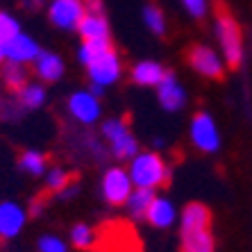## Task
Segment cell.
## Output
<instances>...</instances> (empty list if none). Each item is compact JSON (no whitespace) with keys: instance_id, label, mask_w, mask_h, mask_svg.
Segmentation results:
<instances>
[{"instance_id":"obj_1","label":"cell","mask_w":252,"mask_h":252,"mask_svg":"<svg viewBox=\"0 0 252 252\" xmlns=\"http://www.w3.org/2000/svg\"><path fill=\"white\" fill-rule=\"evenodd\" d=\"M129 177L134 187L139 189H157V187H166L170 180V166L159 153H139L134 159H129V168H127Z\"/></svg>"},{"instance_id":"obj_2","label":"cell","mask_w":252,"mask_h":252,"mask_svg":"<svg viewBox=\"0 0 252 252\" xmlns=\"http://www.w3.org/2000/svg\"><path fill=\"white\" fill-rule=\"evenodd\" d=\"M214 32H216L225 64L232 66V68H239L241 62H243V32H241V25L236 23V18L229 12L220 9L216 16Z\"/></svg>"},{"instance_id":"obj_3","label":"cell","mask_w":252,"mask_h":252,"mask_svg":"<svg viewBox=\"0 0 252 252\" xmlns=\"http://www.w3.org/2000/svg\"><path fill=\"white\" fill-rule=\"evenodd\" d=\"M102 136L109 143V150L116 159H134L139 155V141L129 132V125L123 118H109L102 125Z\"/></svg>"},{"instance_id":"obj_4","label":"cell","mask_w":252,"mask_h":252,"mask_svg":"<svg viewBox=\"0 0 252 252\" xmlns=\"http://www.w3.org/2000/svg\"><path fill=\"white\" fill-rule=\"evenodd\" d=\"M189 136L195 150L200 153H218L220 150V132L214 121V116L207 112H198L191 118V127H189Z\"/></svg>"},{"instance_id":"obj_5","label":"cell","mask_w":252,"mask_h":252,"mask_svg":"<svg viewBox=\"0 0 252 252\" xmlns=\"http://www.w3.org/2000/svg\"><path fill=\"white\" fill-rule=\"evenodd\" d=\"M187 59H189V66H191L198 75L207 77V80H220V77L225 75V68H227L223 55L216 53L211 46H202V43L191 48Z\"/></svg>"},{"instance_id":"obj_6","label":"cell","mask_w":252,"mask_h":252,"mask_svg":"<svg viewBox=\"0 0 252 252\" xmlns=\"http://www.w3.org/2000/svg\"><path fill=\"white\" fill-rule=\"evenodd\" d=\"M84 16H87L84 0H50L48 18L57 30L73 32V30L80 28Z\"/></svg>"},{"instance_id":"obj_7","label":"cell","mask_w":252,"mask_h":252,"mask_svg":"<svg viewBox=\"0 0 252 252\" xmlns=\"http://www.w3.org/2000/svg\"><path fill=\"white\" fill-rule=\"evenodd\" d=\"M95 248L100 252H139L134 232L125 223H114L102 227V232L98 234Z\"/></svg>"},{"instance_id":"obj_8","label":"cell","mask_w":252,"mask_h":252,"mask_svg":"<svg viewBox=\"0 0 252 252\" xmlns=\"http://www.w3.org/2000/svg\"><path fill=\"white\" fill-rule=\"evenodd\" d=\"M132 191H134V182H132V177L125 168L114 166L102 175V198L109 205H125L127 198L132 195Z\"/></svg>"},{"instance_id":"obj_9","label":"cell","mask_w":252,"mask_h":252,"mask_svg":"<svg viewBox=\"0 0 252 252\" xmlns=\"http://www.w3.org/2000/svg\"><path fill=\"white\" fill-rule=\"evenodd\" d=\"M68 112L82 125H95L102 116V105L100 98L91 91H75L68 98Z\"/></svg>"},{"instance_id":"obj_10","label":"cell","mask_w":252,"mask_h":252,"mask_svg":"<svg viewBox=\"0 0 252 252\" xmlns=\"http://www.w3.org/2000/svg\"><path fill=\"white\" fill-rule=\"evenodd\" d=\"M87 70H89L91 84H98V87L107 89L121 80L123 66H121V59H118L116 50H109V53H105L102 57L95 59L94 64H89Z\"/></svg>"},{"instance_id":"obj_11","label":"cell","mask_w":252,"mask_h":252,"mask_svg":"<svg viewBox=\"0 0 252 252\" xmlns=\"http://www.w3.org/2000/svg\"><path fill=\"white\" fill-rule=\"evenodd\" d=\"M5 55H7V62H18V64H34L36 57L41 55V48L39 43L28 34H16L14 39L5 43Z\"/></svg>"},{"instance_id":"obj_12","label":"cell","mask_w":252,"mask_h":252,"mask_svg":"<svg viewBox=\"0 0 252 252\" xmlns=\"http://www.w3.org/2000/svg\"><path fill=\"white\" fill-rule=\"evenodd\" d=\"M157 98L166 112H180L187 105V91L173 73H166V77L157 87Z\"/></svg>"},{"instance_id":"obj_13","label":"cell","mask_w":252,"mask_h":252,"mask_svg":"<svg viewBox=\"0 0 252 252\" xmlns=\"http://www.w3.org/2000/svg\"><path fill=\"white\" fill-rule=\"evenodd\" d=\"M28 220V211L16 202H0V239H14L21 234Z\"/></svg>"},{"instance_id":"obj_14","label":"cell","mask_w":252,"mask_h":252,"mask_svg":"<svg viewBox=\"0 0 252 252\" xmlns=\"http://www.w3.org/2000/svg\"><path fill=\"white\" fill-rule=\"evenodd\" d=\"M146 220L157 229H166V227H170V225H175L177 209L168 198L155 195L153 205H150V209H148V214H146Z\"/></svg>"},{"instance_id":"obj_15","label":"cell","mask_w":252,"mask_h":252,"mask_svg":"<svg viewBox=\"0 0 252 252\" xmlns=\"http://www.w3.org/2000/svg\"><path fill=\"white\" fill-rule=\"evenodd\" d=\"M180 227L182 232L193 229H211V211L202 202H189L180 214Z\"/></svg>"},{"instance_id":"obj_16","label":"cell","mask_w":252,"mask_h":252,"mask_svg":"<svg viewBox=\"0 0 252 252\" xmlns=\"http://www.w3.org/2000/svg\"><path fill=\"white\" fill-rule=\"evenodd\" d=\"M168 70L164 66L159 64V62H153V59H143V62H136L132 66V80H134L139 87H159L161 80L166 77Z\"/></svg>"},{"instance_id":"obj_17","label":"cell","mask_w":252,"mask_h":252,"mask_svg":"<svg viewBox=\"0 0 252 252\" xmlns=\"http://www.w3.org/2000/svg\"><path fill=\"white\" fill-rule=\"evenodd\" d=\"M64 59L59 57L57 53H43L36 57L34 62V75L41 80V82H57L64 75Z\"/></svg>"},{"instance_id":"obj_18","label":"cell","mask_w":252,"mask_h":252,"mask_svg":"<svg viewBox=\"0 0 252 252\" xmlns=\"http://www.w3.org/2000/svg\"><path fill=\"white\" fill-rule=\"evenodd\" d=\"M82 41H94V39H109V23L105 14H87L77 28Z\"/></svg>"},{"instance_id":"obj_19","label":"cell","mask_w":252,"mask_h":252,"mask_svg":"<svg viewBox=\"0 0 252 252\" xmlns=\"http://www.w3.org/2000/svg\"><path fill=\"white\" fill-rule=\"evenodd\" d=\"M182 252H216V243H214L211 229L182 232Z\"/></svg>"},{"instance_id":"obj_20","label":"cell","mask_w":252,"mask_h":252,"mask_svg":"<svg viewBox=\"0 0 252 252\" xmlns=\"http://www.w3.org/2000/svg\"><path fill=\"white\" fill-rule=\"evenodd\" d=\"M28 75H30L28 66L18 64V62H5V64L0 66V77H2V82H5L9 89H14V91H21V89L28 84Z\"/></svg>"},{"instance_id":"obj_21","label":"cell","mask_w":252,"mask_h":252,"mask_svg":"<svg viewBox=\"0 0 252 252\" xmlns=\"http://www.w3.org/2000/svg\"><path fill=\"white\" fill-rule=\"evenodd\" d=\"M153 200H155L153 189L134 187V191H132V195L127 198L125 207H127V211H129V216L132 218H146L148 209H150V205H153Z\"/></svg>"},{"instance_id":"obj_22","label":"cell","mask_w":252,"mask_h":252,"mask_svg":"<svg viewBox=\"0 0 252 252\" xmlns=\"http://www.w3.org/2000/svg\"><path fill=\"white\" fill-rule=\"evenodd\" d=\"M114 50L112 39H94V41H82V46L77 48V59L82 66L94 64L98 57H102L105 53Z\"/></svg>"},{"instance_id":"obj_23","label":"cell","mask_w":252,"mask_h":252,"mask_svg":"<svg viewBox=\"0 0 252 252\" xmlns=\"http://www.w3.org/2000/svg\"><path fill=\"white\" fill-rule=\"evenodd\" d=\"M18 100L25 109H41L46 105V89L39 82H28L18 91Z\"/></svg>"},{"instance_id":"obj_24","label":"cell","mask_w":252,"mask_h":252,"mask_svg":"<svg viewBox=\"0 0 252 252\" xmlns=\"http://www.w3.org/2000/svg\"><path fill=\"white\" fill-rule=\"evenodd\" d=\"M70 243H73L77 250L95 248V243H98V232H95L94 227L84 225V223H77L75 227L70 229Z\"/></svg>"},{"instance_id":"obj_25","label":"cell","mask_w":252,"mask_h":252,"mask_svg":"<svg viewBox=\"0 0 252 252\" xmlns=\"http://www.w3.org/2000/svg\"><path fill=\"white\" fill-rule=\"evenodd\" d=\"M21 168L25 170V173H30V175H43V173H48V159L43 153H39V150H25L23 155H21Z\"/></svg>"},{"instance_id":"obj_26","label":"cell","mask_w":252,"mask_h":252,"mask_svg":"<svg viewBox=\"0 0 252 252\" xmlns=\"http://www.w3.org/2000/svg\"><path fill=\"white\" fill-rule=\"evenodd\" d=\"M143 23L153 34H166V16L157 5L143 7Z\"/></svg>"},{"instance_id":"obj_27","label":"cell","mask_w":252,"mask_h":252,"mask_svg":"<svg viewBox=\"0 0 252 252\" xmlns=\"http://www.w3.org/2000/svg\"><path fill=\"white\" fill-rule=\"evenodd\" d=\"M73 184V177L66 168L62 166H53V168H48L46 173V187L53 191V193H59V191H64L66 187Z\"/></svg>"},{"instance_id":"obj_28","label":"cell","mask_w":252,"mask_h":252,"mask_svg":"<svg viewBox=\"0 0 252 252\" xmlns=\"http://www.w3.org/2000/svg\"><path fill=\"white\" fill-rule=\"evenodd\" d=\"M16 34H21V25H18V21L12 16V14L0 12V43H7Z\"/></svg>"},{"instance_id":"obj_29","label":"cell","mask_w":252,"mask_h":252,"mask_svg":"<svg viewBox=\"0 0 252 252\" xmlns=\"http://www.w3.org/2000/svg\"><path fill=\"white\" fill-rule=\"evenodd\" d=\"M39 252H68V246L55 234H43L39 239Z\"/></svg>"},{"instance_id":"obj_30","label":"cell","mask_w":252,"mask_h":252,"mask_svg":"<svg viewBox=\"0 0 252 252\" xmlns=\"http://www.w3.org/2000/svg\"><path fill=\"white\" fill-rule=\"evenodd\" d=\"M182 5L193 18H205L209 12V0H182Z\"/></svg>"},{"instance_id":"obj_31","label":"cell","mask_w":252,"mask_h":252,"mask_svg":"<svg viewBox=\"0 0 252 252\" xmlns=\"http://www.w3.org/2000/svg\"><path fill=\"white\" fill-rule=\"evenodd\" d=\"M84 7H87V14H102V0H84Z\"/></svg>"},{"instance_id":"obj_32","label":"cell","mask_w":252,"mask_h":252,"mask_svg":"<svg viewBox=\"0 0 252 252\" xmlns=\"http://www.w3.org/2000/svg\"><path fill=\"white\" fill-rule=\"evenodd\" d=\"M77 193V187H75V184H70V187H66L64 189V191H59V198H62V200H66V198H70V195H75Z\"/></svg>"},{"instance_id":"obj_33","label":"cell","mask_w":252,"mask_h":252,"mask_svg":"<svg viewBox=\"0 0 252 252\" xmlns=\"http://www.w3.org/2000/svg\"><path fill=\"white\" fill-rule=\"evenodd\" d=\"M7 62V55H5V43H0V66Z\"/></svg>"},{"instance_id":"obj_34","label":"cell","mask_w":252,"mask_h":252,"mask_svg":"<svg viewBox=\"0 0 252 252\" xmlns=\"http://www.w3.org/2000/svg\"><path fill=\"white\" fill-rule=\"evenodd\" d=\"M32 214H41V202H36V205H32Z\"/></svg>"}]
</instances>
